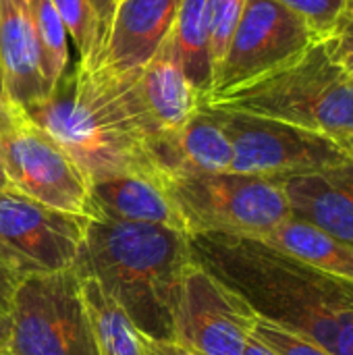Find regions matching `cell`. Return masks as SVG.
Instances as JSON below:
<instances>
[{
	"mask_svg": "<svg viewBox=\"0 0 353 355\" xmlns=\"http://www.w3.org/2000/svg\"><path fill=\"white\" fill-rule=\"evenodd\" d=\"M92 4H94V6H96V10L100 12V17H102L104 25H108V21H110V15H112V8H114L117 0H92ZM104 31H106V29H104Z\"/></svg>",
	"mask_w": 353,
	"mask_h": 355,
	"instance_id": "30",
	"label": "cell"
},
{
	"mask_svg": "<svg viewBox=\"0 0 353 355\" xmlns=\"http://www.w3.org/2000/svg\"><path fill=\"white\" fill-rule=\"evenodd\" d=\"M252 337L258 339L264 347H268L275 355H333L314 341L295 335L279 324L258 318L252 331Z\"/></svg>",
	"mask_w": 353,
	"mask_h": 355,
	"instance_id": "24",
	"label": "cell"
},
{
	"mask_svg": "<svg viewBox=\"0 0 353 355\" xmlns=\"http://www.w3.org/2000/svg\"><path fill=\"white\" fill-rule=\"evenodd\" d=\"M191 260L183 231L89 218L73 270L79 279H96L144 337L169 341L179 285Z\"/></svg>",
	"mask_w": 353,
	"mask_h": 355,
	"instance_id": "3",
	"label": "cell"
},
{
	"mask_svg": "<svg viewBox=\"0 0 353 355\" xmlns=\"http://www.w3.org/2000/svg\"><path fill=\"white\" fill-rule=\"evenodd\" d=\"M87 216L112 223L158 225L187 233L164 179L152 173L133 171L89 181Z\"/></svg>",
	"mask_w": 353,
	"mask_h": 355,
	"instance_id": "13",
	"label": "cell"
},
{
	"mask_svg": "<svg viewBox=\"0 0 353 355\" xmlns=\"http://www.w3.org/2000/svg\"><path fill=\"white\" fill-rule=\"evenodd\" d=\"M212 110L233 146V173L283 181L352 160L329 135L266 116Z\"/></svg>",
	"mask_w": 353,
	"mask_h": 355,
	"instance_id": "8",
	"label": "cell"
},
{
	"mask_svg": "<svg viewBox=\"0 0 353 355\" xmlns=\"http://www.w3.org/2000/svg\"><path fill=\"white\" fill-rule=\"evenodd\" d=\"M17 285H19V279L0 262V318L6 322H8V312H10Z\"/></svg>",
	"mask_w": 353,
	"mask_h": 355,
	"instance_id": "27",
	"label": "cell"
},
{
	"mask_svg": "<svg viewBox=\"0 0 353 355\" xmlns=\"http://www.w3.org/2000/svg\"><path fill=\"white\" fill-rule=\"evenodd\" d=\"M40 50H42V71L44 81L50 89L58 83V79L69 71V48H67V29L62 19L58 17L52 0H33L29 6Z\"/></svg>",
	"mask_w": 353,
	"mask_h": 355,
	"instance_id": "21",
	"label": "cell"
},
{
	"mask_svg": "<svg viewBox=\"0 0 353 355\" xmlns=\"http://www.w3.org/2000/svg\"><path fill=\"white\" fill-rule=\"evenodd\" d=\"M0 355H10V354H8L6 349H0Z\"/></svg>",
	"mask_w": 353,
	"mask_h": 355,
	"instance_id": "35",
	"label": "cell"
},
{
	"mask_svg": "<svg viewBox=\"0 0 353 355\" xmlns=\"http://www.w3.org/2000/svg\"><path fill=\"white\" fill-rule=\"evenodd\" d=\"M31 2H33V0H27V6H31Z\"/></svg>",
	"mask_w": 353,
	"mask_h": 355,
	"instance_id": "36",
	"label": "cell"
},
{
	"mask_svg": "<svg viewBox=\"0 0 353 355\" xmlns=\"http://www.w3.org/2000/svg\"><path fill=\"white\" fill-rule=\"evenodd\" d=\"M137 75L139 71L119 75L79 60L44 100L21 112L48 133L89 181L133 171L158 175L150 148L160 133L144 108Z\"/></svg>",
	"mask_w": 353,
	"mask_h": 355,
	"instance_id": "2",
	"label": "cell"
},
{
	"mask_svg": "<svg viewBox=\"0 0 353 355\" xmlns=\"http://www.w3.org/2000/svg\"><path fill=\"white\" fill-rule=\"evenodd\" d=\"M300 15L322 40H327L339 23L347 0H277Z\"/></svg>",
	"mask_w": 353,
	"mask_h": 355,
	"instance_id": "25",
	"label": "cell"
},
{
	"mask_svg": "<svg viewBox=\"0 0 353 355\" xmlns=\"http://www.w3.org/2000/svg\"><path fill=\"white\" fill-rule=\"evenodd\" d=\"M67 33L73 37L81 62H92L104 40V21L92 0H52Z\"/></svg>",
	"mask_w": 353,
	"mask_h": 355,
	"instance_id": "22",
	"label": "cell"
},
{
	"mask_svg": "<svg viewBox=\"0 0 353 355\" xmlns=\"http://www.w3.org/2000/svg\"><path fill=\"white\" fill-rule=\"evenodd\" d=\"M137 85L144 108L160 135L179 131L204 106V96L185 75L171 33L139 71Z\"/></svg>",
	"mask_w": 353,
	"mask_h": 355,
	"instance_id": "17",
	"label": "cell"
},
{
	"mask_svg": "<svg viewBox=\"0 0 353 355\" xmlns=\"http://www.w3.org/2000/svg\"><path fill=\"white\" fill-rule=\"evenodd\" d=\"M291 218L353 245V160L281 181Z\"/></svg>",
	"mask_w": 353,
	"mask_h": 355,
	"instance_id": "14",
	"label": "cell"
},
{
	"mask_svg": "<svg viewBox=\"0 0 353 355\" xmlns=\"http://www.w3.org/2000/svg\"><path fill=\"white\" fill-rule=\"evenodd\" d=\"M0 73L6 96L19 110L48 96L35 25L19 0H0Z\"/></svg>",
	"mask_w": 353,
	"mask_h": 355,
	"instance_id": "16",
	"label": "cell"
},
{
	"mask_svg": "<svg viewBox=\"0 0 353 355\" xmlns=\"http://www.w3.org/2000/svg\"><path fill=\"white\" fill-rule=\"evenodd\" d=\"M243 355H275L268 347H264L258 339H250L248 341V345H246V352H243Z\"/></svg>",
	"mask_w": 353,
	"mask_h": 355,
	"instance_id": "31",
	"label": "cell"
},
{
	"mask_svg": "<svg viewBox=\"0 0 353 355\" xmlns=\"http://www.w3.org/2000/svg\"><path fill=\"white\" fill-rule=\"evenodd\" d=\"M258 316L196 260L185 268L173 312V339L193 355H243Z\"/></svg>",
	"mask_w": 353,
	"mask_h": 355,
	"instance_id": "11",
	"label": "cell"
},
{
	"mask_svg": "<svg viewBox=\"0 0 353 355\" xmlns=\"http://www.w3.org/2000/svg\"><path fill=\"white\" fill-rule=\"evenodd\" d=\"M152 164L164 179L206 173H229L233 146L218 121V114L202 106L200 112L175 133H164L152 141Z\"/></svg>",
	"mask_w": 353,
	"mask_h": 355,
	"instance_id": "15",
	"label": "cell"
},
{
	"mask_svg": "<svg viewBox=\"0 0 353 355\" xmlns=\"http://www.w3.org/2000/svg\"><path fill=\"white\" fill-rule=\"evenodd\" d=\"M2 187H8V183H6V177H4V171H2V164H0V189Z\"/></svg>",
	"mask_w": 353,
	"mask_h": 355,
	"instance_id": "34",
	"label": "cell"
},
{
	"mask_svg": "<svg viewBox=\"0 0 353 355\" xmlns=\"http://www.w3.org/2000/svg\"><path fill=\"white\" fill-rule=\"evenodd\" d=\"M204 106L266 116L341 139L353 133V77L333 60L322 40L279 71L210 98Z\"/></svg>",
	"mask_w": 353,
	"mask_h": 355,
	"instance_id": "4",
	"label": "cell"
},
{
	"mask_svg": "<svg viewBox=\"0 0 353 355\" xmlns=\"http://www.w3.org/2000/svg\"><path fill=\"white\" fill-rule=\"evenodd\" d=\"M179 4L181 0H117L92 62L119 75L141 71L171 33Z\"/></svg>",
	"mask_w": 353,
	"mask_h": 355,
	"instance_id": "12",
	"label": "cell"
},
{
	"mask_svg": "<svg viewBox=\"0 0 353 355\" xmlns=\"http://www.w3.org/2000/svg\"><path fill=\"white\" fill-rule=\"evenodd\" d=\"M337 141H339V146L345 150V154H347V156L353 160V133L345 135V137H341V139H337Z\"/></svg>",
	"mask_w": 353,
	"mask_h": 355,
	"instance_id": "32",
	"label": "cell"
},
{
	"mask_svg": "<svg viewBox=\"0 0 353 355\" xmlns=\"http://www.w3.org/2000/svg\"><path fill=\"white\" fill-rule=\"evenodd\" d=\"M4 349L10 355H98L73 268L19 281Z\"/></svg>",
	"mask_w": 353,
	"mask_h": 355,
	"instance_id": "6",
	"label": "cell"
},
{
	"mask_svg": "<svg viewBox=\"0 0 353 355\" xmlns=\"http://www.w3.org/2000/svg\"><path fill=\"white\" fill-rule=\"evenodd\" d=\"M316 42H322V37L285 4L277 0H248L206 100L279 71Z\"/></svg>",
	"mask_w": 353,
	"mask_h": 355,
	"instance_id": "7",
	"label": "cell"
},
{
	"mask_svg": "<svg viewBox=\"0 0 353 355\" xmlns=\"http://www.w3.org/2000/svg\"><path fill=\"white\" fill-rule=\"evenodd\" d=\"M187 233H229L262 239L285 223L289 206L279 179L206 173L166 181Z\"/></svg>",
	"mask_w": 353,
	"mask_h": 355,
	"instance_id": "5",
	"label": "cell"
},
{
	"mask_svg": "<svg viewBox=\"0 0 353 355\" xmlns=\"http://www.w3.org/2000/svg\"><path fill=\"white\" fill-rule=\"evenodd\" d=\"M325 44L331 52H353V0H347L337 27Z\"/></svg>",
	"mask_w": 353,
	"mask_h": 355,
	"instance_id": "26",
	"label": "cell"
},
{
	"mask_svg": "<svg viewBox=\"0 0 353 355\" xmlns=\"http://www.w3.org/2000/svg\"><path fill=\"white\" fill-rule=\"evenodd\" d=\"M17 108L10 104L8 96H6V89H4V81H2V73H0V125L8 123L12 116H15Z\"/></svg>",
	"mask_w": 353,
	"mask_h": 355,
	"instance_id": "29",
	"label": "cell"
},
{
	"mask_svg": "<svg viewBox=\"0 0 353 355\" xmlns=\"http://www.w3.org/2000/svg\"><path fill=\"white\" fill-rule=\"evenodd\" d=\"M248 0H210V58H212V81L214 73L227 52L229 40L239 23Z\"/></svg>",
	"mask_w": 353,
	"mask_h": 355,
	"instance_id": "23",
	"label": "cell"
},
{
	"mask_svg": "<svg viewBox=\"0 0 353 355\" xmlns=\"http://www.w3.org/2000/svg\"><path fill=\"white\" fill-rule=\"evenodd\" d=\"M87 216L50 208L12 187L0 189V262L21 281L71 270L79 256Z\"/></svg>",
	"mask_w": 353,
	"mask_h": 355,
	"instance_id": "9",
	"label": "cell"
},
{
	"mask_svg": "<svg viewBox=\"0 0 353 355\" xmlns=\"http://www.w3.org/2000/svg\"><path fill=\"white\" fill-rule=\"evenodd\" d=\"M260 241L316 270L353 281V245L327 235L304 220L289 216Z\"/></svg>",
	"mask_w": 353,
	"mask_h": 355,
	"instance_id": "18",
	"label": "cell"
},
{
	"mask_svg": "<svg viewBox=\"0 0 353 355\" xmlns=\"http://www.w3.org/2000/svg\"><path fill=\"white\" fill-rule=\"evenodd\" d=\"M6 337H8V322L0 318V349L6 347Z\"/></svg>",
	"mask_w": 353,
	"mask_h": 355,
	"instance_id": "33",
	"label": "cell"
},
{
	"mask_svg": "<svg viewBox=\"0 0 353 355\" xmlns=\"http://www.w3.org/2000/svg\"><path fill=\"white\" fill-rule=\"evenodd\" d=\"M146 355H193L175 341H156L146 337Z\"/></svg>",
	"mask_w": 353,
	"mask_h": 355,
	"instance_id": "28",
	"label": "cell"
},
{
	"mask_svg": "<svg viewBox=\"0 0 353 355\" xmlns=\"http://www.w3.org/2000/svg\"><path fill=\"white\" fill-rule=\"evenodd\" d=\"M0 164L8 187L19 193L50 208L87 216V175L19 108L8 123L0 125Z\"/></svg>",
	"mask_w": 353,
	"mask_h": 355,
	"instance_id": "10",
	"label": "cell"
},
{
	"mask_svg": "<svg viewBox=\"0 0 353 355\" xmlns=\"http://www.w3.org/2000/svg\"><path fill=\"white\" fill-rule=\"evenodd\" d=\"M81 295L98 355H146V337L96 279L83 277Z\"/></svg>",
	"mask_w": 353,
	"mask_h": 355,
	"instance_id": "19",
	"label": "cell"
},
{
	"mask_svg": "<svg viewBox=\"0 0 353 355\" xmlns=\"http://www.w3.org/2000/svg\"><path fill=\"white\" fill-rule=\"evenodd\" d=\"M193 260L250 310L333 355H353V281L316 270L260 239L189 235Z\"/></svg>",
	"mask_w": 353,
	"mask_h": 355,
	"instance_id": "1",
	"label": "cell"
},
{
	"mask_svg": "<svg viewBox=\"0 0 353 355\" xmlns=\"http://www.w3.org/2000/svg\"><path fill=\"white\" fill-rule=\"evenodd\" d=\"M171 35L185 75L206 100L212 92L210 0H181Z\"/></svg>",
	"mask_w": 353,
	"mask_h": 355,
	"instance_id": "20",
	"label": "cell"
}]
</instances>
